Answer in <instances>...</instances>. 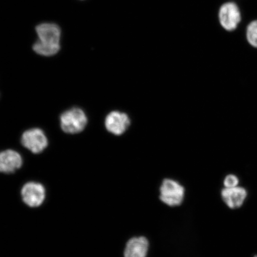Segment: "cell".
<instances>
[{"label": "cell", "mask_w": 257, "mask_h": 257, "mask_svg": "<svg viewBox=\"0 0 257 257\" xmlns=\"http://www.w3.org/2000/svg\"><path fill=\"white\" fill-rule=\"evenodd\" d=\"M21 143L26 149L34 154L43 152L48 144L46 135L39 128H31L25 131L22 135Z\"/></svg>", "instance_id": "cell-6"}, {"label": "cell", "mask_w": 257, "mask_h": 257, "mask_svg": "<svg viewBox=\"0 0 257 257\" xmlns=\"http://www.w3.org/2000/svg\"><path fill=\"white\" fill-rule=\"evenodd\" d=\"M46 196V189L38 182H28L21 189L22 200L31 208L40 207L43 204Z\"/></svg>", "instance_id": "cell-5"}, {"label": "cell", "mask_w": 257, "mask_h": 257, "mask_svg": "<svg viewBox=\"0 0 257 257\" xmlns=\"http://www.w3.org/2000/svg\"><path fill=\"white\" fill-rule=\"evenodd\" d=\"M218 19L225 31L236 30L242 21V14L238 5L233 2L223 3L218 10Z\"/></svg>", "instance_id": "cell-4"}, {"label": "cell", "mask_w": 257, "mask_h": 257, "mask_svg": "<svg viewBox=\"0 0 257 257\" xmlns=\"http://www.w3.org/2000/svg\"><path fill=\"white\" fill-rule=\"evenodd\" d=\"M36 31L39 39L35 43L33 49L39 55L49 57L55 55L60 49L61 30L54 24L38 25Z\"/></svg>", "instance_id": "cell-1"}, {"label": "cell", "mask_w": 257, "mask_h": 257, "mask_svg": "<svg viewBox=\"0 0 257 257\" xmlns=\"http://www.w3.org/2000/svg\"><path fill=\"white\" fill-rule=\"evenodd\" d=\"M246 38L250 46L257 48V19L250 22L247 26Z\"/></svg>", "instance_id": "cell-11"}, {"label": "cell", "mask_w": 257, "mask_h": 257, "mask_svg": "<svg viewBox=\"0 0 257 257\" xmlns=\"http://www.w3.org/2000/svg\"><path fill=\"white\" fill-rule=\"evenodd\" d=\"M60 120L61 127L64 133L75 134L84 130L88 118L82 109L75 107L63 112Z\"/></svg>", "instance_id": "cell-2"}, {"label": "cell", "mask_w": 257, "mask_h": 257, "mask_svg": "<svg viewBox=\"0 0 257 257\" xmlns=\"http://www.w3.org/2000/svg\"><path fill=\"white\" fill-rule=\"evenodd\" d=\"M23 165L21 154L15 150H7L0 153V173L12 174Z\"/></svg>", "instance_id": "cell-7"}, {"label": "cell", "mask_w": 257, "mask_h": 257, "mask_svg": "<svg viewBox=\"0 0 257 257\" xmlns=\"http://www.w3.org/2000/svg\"><path fill=\"white\" fill-rule=\"evenodd\" d=\"M245 189L238 186L232 188H224L221 191V197L225 203L230 208H237L241 206L246 197Z\"/></svg>", "instance_id": "cell-10"}, {"label": "cell", "mask_w": 257, "mask_h": 257, "mask_svg": "<svg viewBox=\"0 0 257 257\" xmlns=\"http://www.w3.org/2000/svg\"><path fill=\"white\" fill-rule=\"evenodd\" d=\"M130 124V119L126 114L119 111H112L105 118V127L110 133L120 136L126 131Z\"/></svg>", "instance_id": "cell-8"}, {"label": "cell", "mask_w": 257, "mask_h": 257, "mask_svg": "<svg viewBox=\"0 0 257 257\" xmlns=\"http://www.w3.org/2000/svg\"><path fill=\"white\" fill-rule=\"evenodd\" d=\"M149 249V242L147 237H132L126 243L124 257H147Z\"/></svg>", "instance_id": "cell-9"}, {"label": "cell", "mask_w": 257, "mask_h": 257, "mask_svg": "<svg viewBox=\"0 0 257 257\" xmlns=\"http://www.w3.org/2000/svg\"><path fill=\"white\" fill-rule=\"evenodd\" d=\"M255 257H257V256H255Z\"/></svg>", "instance_id": "cell-13"}, {"label": "cell", "mask_w": 257, "mask_h": 257, "mask_svg": "<svg viewBox=\"0 0 257 257\" xmlns=\"http://www.w3.org/2000/svg\"><path fill=\"white\" fill-rule=\"evenodd\" d=\"M239 184L238 178L233 175H229L226 177L224 181L225 188L235 187Z\"/></svg>", "instance_id": "cell-12"}, {"label": "cell", "mask_w": 257, "mask_h": 257, "mask_svg": "<svg viewBox=\"0 0 257 257\" xmlns=\"http://www.w3.org/2000/svg\"><path fill=\"white\" fill-rule=\"evenodd\" d=\"M185 190L179 182L172 179H164L160 187V199L170 207L181 205L184 200Z\"/></svg>", "instance_id": "cell-3"}]
</instances>
